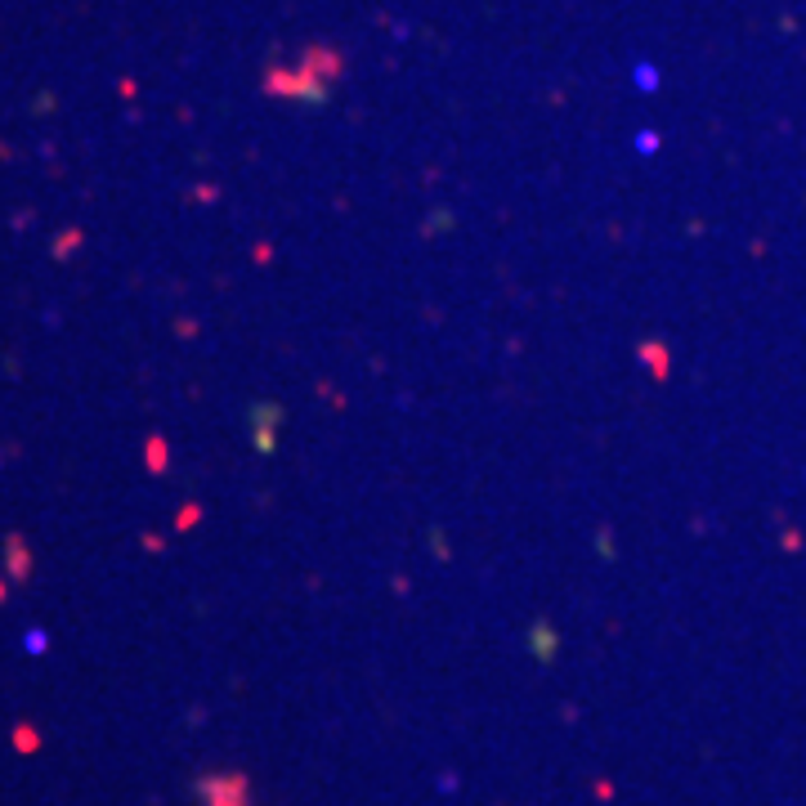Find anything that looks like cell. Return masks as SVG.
<instances>
[{"label":"cell","mask_w":806,"mask_h":806,"mask_svg":"<svg viewBox=\"0 0 806 806\" xmlns=\"http://www.w3.org/2000/svg\"><path fill=\"white\" fill-rule=\"evenodd\" d=\"M0 596H5V591H0Z\"/></svg>","instance_id":"6da1fadb"}]
</instances>
